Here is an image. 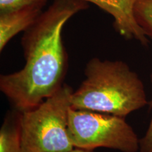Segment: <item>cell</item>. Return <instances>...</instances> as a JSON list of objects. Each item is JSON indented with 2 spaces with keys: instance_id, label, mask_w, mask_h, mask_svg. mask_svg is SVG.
<instances>
[{
  "instance_id": "3",
  "label": "cell",
  "mask_w": 152,
  "mask_h": 152,
  "mask_svg": "<svg viewBox=\"0 0 152 152\" xmlns=\"http://www.w3.org/2000/svg\"><path fill=\"white\" fill-rule=\"evenodd\" d=\"M73 91L64 83L35 109L21 113L20 137L25 152H68L75 148L68 133Z\"/></svg>"
},
{
  "instance_id": "6",
  "label": "cell",
  "mask_w": 152,
  "mask_h": 152,
  "mask_svg": "<svg viewBox=\"0 0 152 152\" xmlns=\"http://www.w3.org/2000/svg\"><path fill=\"white\" fill-rule=\"evenodd\" d=\"M46 4H34L0 12V52L14 36L26 31L43 12Z\"/></svg>"
},
{
  "instance_id": "8",
  "label": "cell",
  "mask_w": 152,
  "mask_h": 152,
  "mask_svg": "<svg viewBox=\"0 0 152 152\" xmlns=\"http://www.w3.org/2000/svg\"><path fill=\"white\" fill-rule=\"evenodd\" d=\"M134 13L138 25L152 40V0H137Z\"/></svg>"
},
{
  "instance_id": "2",
  "label": "cell",
  "mask_w": 152,
  "mask_h": 152,
  "mask_svg": "<svg viewBox=\"0 0 152 152\" xmlns=\"http://www.w3.org/2000/svg\"><path fill=\"white\" fill-rule=\"evenodd\" d=\"M84 73L85 79L71 95L73 109L125 118L148 104L143 82L123 61L94 57Z\"/></svg>"
},
{
  "instance_id": "4",
  "label": "cell",
  "mask_w": 152,
  "mask_h": 152,
  "mask_svg": "<svg viewBox=\"0 0 152 152\" xmlns=\"http://www.w3.org/2000/svg\"><path fill=\"white\" fill-rule=\"evenodd\" d=\"M68 133L74 147H104L121 152H139L140 139L125 118L71 107Z\"/></svg>"
},
{
  "instance_id": "9",
  "label": "cell",
  "mask_w": 152,
  "mask_h": 152,
  "mask_svg": "<svg viewBox=\"0 0 152 152\" xmlns=\"http://www.w3.org/2000/svg\"><path fill=\"white\" fill-rule=\"evenodd\" d=\"M47 0H0V12L18 9L34 4L47 3Z\"/></svg>"
},
{
  "instance_id": "10",
  "label": "cell",
  "mask_w": 152,
  "mask_h": 152,
  "mask_svg": "<svg viewBox=\"0 0 152 152\" xmlns=\"http://www.w3.org/2000/svg\"><path fill=\"white\" fill-rule=\"evenodd\" d=\"M151 80L152 82V73L151 75ZM139 152H152V117L147 132H146L143 137L140 139V151Z\"/></svg>"
},
{
  "instance_id": "1",
  "label": "cell",
  "mask_w": 152,
  "mask_h": 152,
  "mask_svg": "<svg viewBox=\"0 0 152 152\" xmlns=\"http://www.w3.org/2000/svg\"><path fill=\"white\" fill-rule=\"evenodd\" d=\"M88 8L82 0H54L21 39L25 65L20 71L0 76V90L14 110L33 109L64 84L68 55L62 31L69 19Z\"/></svg>"
},
{
  "instance_id": "5",
  "label": "cell",
  "mask_w": 152,
  "mask_h": 152,
  "mask_svg": "<svg viewBox=\"0 0 152 152\" xmlns=\"http://www.w3.org/2000/svg\"><path fill=\"white\" fill-rule=\"evenodd\" d=\"M94 4L111 15L117 33L127 39H134L147 46L149 38L139 26L134 17V6L137 0H82Z\"/></svg>"
},
{
  "instance_id": "7",
  "label": "cell",
  "mask_w": 152,
  "mask_h": 152,
  "mask_svg": "<svg viewBox=\"0 0 152 152\" xmlns=\"http://www.w3.org/2000/svg\"><path fill=\"white\" fill-rule=\"evenodd\" d=\"M21 113L14 110L6 116L0 129V152H25L20 137Z\"/></svg>"
},
{
  "instance_id": "11",
  "label": "cell",
  "mask_w": 152,
  "mask_h": 152,
  "mask_svg": "<svg viewBox=\"0 0 152 152\" xmlns=\"http://www.w3.org/2000/svg\"><path fill=\"white\" fill-rule=\"evenodd\" d=\"M68 152H94V150H87L83 149H80V148H74L73 150Z\"/></svg>"
}]
</instances>
